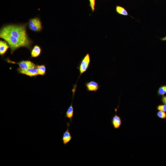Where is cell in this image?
<instances>
[{"label": "cell", "instance_id": "cell-1", "mask_svg": "<svg viewBox=\"0 0 166 166\" xmlns=\"http://www.w3.org/2000/svg\"><path fill=\"white\" fill-rule=\"evenodd\" d=\"M27 23L19 24H10L2 26L0 30V38L8 44L11 54L22 47L30 49L33 41L26 31Z\"/></svg>", "mask_w": 166, "mask_h": 166}, {"label": "cell", "instance_id": "cell-2", "mask_svg": "<svg viewBox=\"0 0 166 166\" xmlns=\"http://www.w3.org/2000/svg\"><path fill=\"white\" fill-rule=\"evenodd\" d=\"M90 63V55L89 53H87L81 59L77 67L80 73L78 80L81 75L88 69Z\"/></svg>", "mask_w": 166, "mask_h": 166}, {"label": "cell", "instance_id": "cell-3", "mask_svg": "<svg viewBox=\"0 0 166 166\" xmlns=\"http://www.w3.org/2000/svg\"><path fill=\"white\" fill-rule=\"evenodd\" d=\"M28 25L29 29L34 32H40L43 28L40 19L37 17L30 19Z\"/></svg>", "mask_w": 166, "mask_h": 166}, {"label": "cell", "instance_id": "cell-4", "mask_svg": "<svg viewBox=\"0 0 166 166\" xmlns=\"http://www.w3.org/2000/svg\"><path fill=\"white\" fill-rule=\"evenodd\" d=\"M7 61L10 63L18 64L19 65V68L22 69H26L36 67L34 63L29 60L22 61L19 62L12 61L9 59L7 60Z\"/></svg>", "mask_w": 166, "mask_h": 166}, {"label": "cell", "instance_id": "cell-5", "mask_svg": "<svg viewBox=\"0 0 166 166\" xmlns=\"http://www.w3.org/2000/svg\"><path fill=\"white\" fill-rule=\"evenodd\" d=\"M67 128L63 133L62 137V140L63 144L66 145L72 139V136L69 131V126L70 123L67 122L66 123Z\"/></svg>", "mask_w": 166, "mask_h": 166}, {"label": "cell", "instance_id": "cell-6", "mask_svg": "<svg viewBox=\"0 0 166 166\" xmlns=\"http://www.w3.org/2000/svg\"><path fill=\"white\" fill-rule=\"evenodd\" d=\"M85 85L88 92H97L100 88L98 83L93 80L86 82Z\"/></svg>", "mask_w": 166, "mask_h": 166}, {"label": "cell", "instance_id": "cell-7", "mask_svg": "<svg viewBox=\"0 0 166 166\" xmlns=\"http://www.w3.org/2000/svg\"><path fill=\"white\" fill-rule=\"evenodd\" d=\"M18 71L20 73L30 76H34L38 75L36 67L26 69H22L18 68Z\"/></svg>", "mask_w": 166, "mask_h": 166}, {"label": "cell", "instance_id": "cell-8", "mask_svg": "<svg viewBox=\"0 0 166 166\" xmlns=\"http://www.w3.org/2000/svg\"><path fill=\"white\" fill-rule=\"evenodd\" d=\"M111 123L115 129L119 128L121 125L122 121L121 118L117 114L116 112V114L112 117Z\"/></svg>", "mask_w": 166, "mask_h": 166}, {"label": "cell", "instance_id": "cell-9", "mask_svg": "<svg viewBox=\"0 0 166 166\" xmlns=\"http://www.w3.org/2000/svg\"><path fill=\"white\" fill-rule=\"evenodd\" d=\"M73 99H72L71 104L69 106L66 112L65 116V117L69 120L70 123H71L72 122L74 113V108L73 105Z\"/></svg>", "mask_w": 166, "mask_h": 166}, {"label": "cell", "instance_id": "cell-10", "mask_svg": "<svg viewBox=\"0 0 166 166\" xmlns=\"http://www.w3.org/2000/svg\"><path fill=\"white\" fill-rule=\"evenodd\" d=\"M10 46L8 43L5 41H0V54L4 55Z\"/></svg>", "mask_w": 166, "mask_h": 166}, {"label": "cell", "instance_id": "cell-11", "mask_svg": "<svg viewBox=\"0 0 166 166\" xmlns=\"http://www.w3.org/2000/svg\"><path fill=\"white\" fill-rule=\"evenodd\" d=\"M115 10L116 13L125 16H129L134 18L133 17L129 15L126 10L122 6L119 5L116 6Z\"/></svg>", "mask_w": 166, "mask_h": 166}, {"label": "cell", "instance_id": "cell-12", "mask_svg": "<svg viewBox=\"0 0 166 166\" xmlns=\"http://www.w3.org/2000/svg\"><path fill=\"white\" fill-rule=\"evenodd\" d=\"M41 49L40 47L37 45H35L31 51V57H38L41 54Z\"/></svg>", "mask_w": 166, "mask_h": 166}, {"label": "cell", "instance_id": "cell-13", "mask_svg": "<svg viewBox=\"0 0 166 166\" xmlns=\"http://www.w3.org/2000/svg\"><path fill=\"white\" fill-rule=\"evenodd\" d=\"M38 75H43L45 74L46 68L44 65H38L36 66Z\"/></svg>", "mask_w": 166, "mask_h": 166}, {"label": "cell", "instance_id": "cell-14", "mask_svg": "<svg viewBox=\"0 0 166 166\" xmlns=\"http://www.w3.org/2000/svg\"><path fill=\"white\" fill-rule=\"evenodd\" d=\"M166 93V85L160 86L157 91V95L159 96H164Z\"/></svg>", "mask_w": 166, "mask_h": 166}, {"label": "cell", "instance_id": "cell-15", "mask_svg": "<svg viewBox=\"0 0 166 166\" xmlns=\"http://www.w3.org/2000/svg\"><path fill=\"white\" fill-rule=\"evenodd\" d=\"M157 117L160 118L162 119H165L166 118V113L165 112L159 111L156 114Z\"/></svg>", "mask_w": 166, "mask_h": 166}, {"label": "cell", "instance_id": "cell-16", "mask_svg": "<svg viewBox=\"0 0 166 166\" xmlns=\"http://www.w3.org/2000/svg\"><path fill=\"white\" fill-rule=\"evenodd\" d=\"M89 6L93 12L95 10V0H89Z\"/></svg>", "mask_w": 166, "mask_h": 166}, {"label": "cell", "instance_id": "cell-17", "mask_svg": "<svg viewBox=\"0 0 166 166\" xmlns=\"http://www.w3.org/2000/svg\"><path fill=\"white\" fill-rule=\"evenodd\" d=\"M157 109L159 111L166 112V105L165 104L159 105L157 107Z\"/></svg>", "mask_w": 166, "mask_h": 166}, {"label": "cell", "instance_id": "cell-18", "mask_svg": "<svg viewBox=\"0 0 166 166\" xmlns=\"http://www.w3.org/2000/svg\"><path fill=\"white\" fill-rule=\"evenodd\" d=\"M161 101L164 104L166 105V96H162L161 97Z\"/></svg>", "mask_w": 166, "mask_h": 166}, {"label": "cell", "instance_id": "cell-19", "mask_svg": "<svg viewBox=\"0 0 166 166\" xmlns=\"http://www.w3.org/2000/svg\"><path fill=\"white\" fill-rule=\"evenodd\" d=\"M160 40L162 41H166V36L164 37L160 38Z\"/></svg>", "mask_w": 166, "mask_h": 166}]
</instances>
